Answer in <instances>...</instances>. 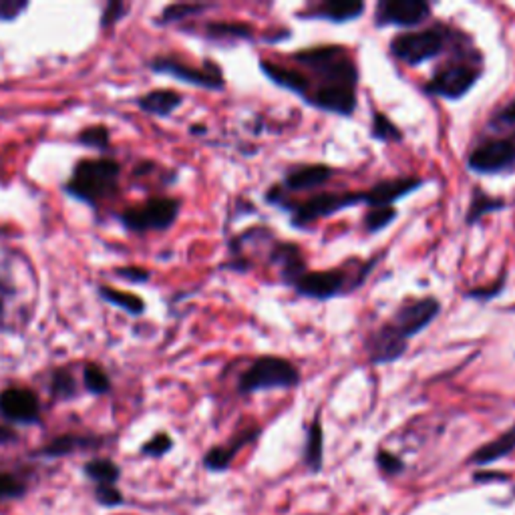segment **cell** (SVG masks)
Returning a JSON list of instances; mask_svg holds the SVG:
<instances>
[{
    "mask_svg": "<svg viewBox=\"0 0 515 515\" xmlns=\"http://www.w3.org/2000/svg\"><path fill=\"white\" fill-rule=\"evenodd\" d=\"M121 163L113 157H93L81 159L75 165L71 178L63 186V192L69 198L97 206L105 200L113 198L119 189Z\"/></svg>",
    "mask_w": 515,
    "mask_h": 515,
    "instance_id": "6da1fadb",
    "label": "cell"
},
{
    "mask_svg": "<svg viewBox=\"0 0 515 515\" xmlns=\"http://www.w3.org/2000/svg\"><path fill=\"white\" fill-rule=\"evenodd\" d=\"M300 67H305L318 79L316 85H340L357 87L359 69L348 51L340 44H322V47H308L292 57ZM308 99V97H306Z\"/></svg>",
    "mask_w": 515,
    "mask_h": 515,
    "instance_id": "7a4b0ae2",
    "label": "cell"
},
{
    "mask_svg": "<svg viewBox=\"0 0 515 515\" xmlns=\"http://www.w3.org/2000/svg\"><path fill=\"white\" fill-rule=\"evenodd\" d=\"M300 384L298 368L290 360L264 354L258 357L244 373L240 375L238 391L242 395H252L260 391H278L294 389Z\"/></svg>",
    "mask_w": 515,
    "mask_h": 515,
    "instance_id": "3957f363",
    "label": "cell"
},
{
    "mask_svg": "<svg viewBox=\"0 0 515 515\" xmlns=\"http://www.w3.org/2000/svg\"><path fill=\"white\" fill-rule=\"evenodd\" d=\"M365 203V192H337V194H316L300 203H290L292 228H308L316 219L337 216L348 208Z\"/></svg>",
    "mask_w": 515,
    "mask_h": 515,
    "instance_id": "277c9868",
    "label": "cell"
},
{
    "mask_svg": "<svg viewBox=\"0 0 515 515\" xmlns=\"http://www.w3.org/2000/svg\"><path fill=\"white\" fill-rule=\"evenodd\" d=\"M181 203L176 198H154L119 214L123 228L133 234L170 230L179 216Z\"/></svg>",
    "mask_w": 515,
    "mask_h": 515,
    "instance_id": "5b68a950",
    "label": "cell"
},
{
    "mask_svg": "<svg viewBox=\"0 0 515 515\" xmlns=\"http://www.w3.org/2000/svg\"><path fill=\"white\" fill-rule=\"evenodd\" d=\"M481 77V65L469 63L465 59L449 60L429 79L425 91L439 99L459 101L471 91Z\"/></svg>",
    "mask_w": 515,
    "mask_h": 515,
    "instance_id": "8992f818",
    "label": "cell"
},
{
    "mask_svg": "<svg viewBox=\"0 0 515 515\" xmlns=\"http://www.w3.org/2000/svg\"><path fill=\"white\" fill-rule=\"evenodd\" d=\"M469 171L477 176H502L515 171V133L489 138L475 146L467 157Z\"/></svg>",
    "mask_w": 515,
    "mask_h": 515,
    "instance_id": "52a82bcc",
    "label": "cell"
},
{
    "mask_svg": "<svg viewBox=\"0 0 515 515\" xmlns=\"http://www.w3.org/2000/svg\"><path fill=\"white\" fill-rule=\"evenodd\" d=\"M149 69L157 75H168V77L206 91L226 89L224 73L214 60H206L202 67H192L176 57H154L149 60Z\"/></svg>",
    "mask_w": 515,
    "mask_h": 515,
    "instance_id": "ba28073f",
    "label": "cell"
},
{
    "mask_svg": "<svg viewBox=\"0 0 515 515\" xmlns=\"http://www.w3.org/2000/svg\"><path fill=\"white\" fill-rule=\"evenodd\" d=\"M445 43L447 35L439 27L415 30V33H403L391 41V55L400 63L416 67L441 55Z\"/></svg>",
    "mask_w": 515,
    "mask_h": 515,
    "instance_id": "9c48e42d",
    "label": "cell"
},
{
    "mask_svg": "<svg viewBox=\"0 0 515 515\" xmlns=\"http://www.w3.org/2000/svg\"><path fill=\"white\" fill-rule=\"evenodd\" d=\"M441 314V302L435 297L427 298H411L400 305L389 322V327L395 330V335L403 340H411L419 332L425 330L435 318Z\"/></svg>",
    "mask_w": 515,
    "mask_h": 515,
    "instance_id": "30bf717a",
    "label": "cell"
},
{
    "mask_svg": "<svg viewBox=\"0 0 515 515\" xmlns=\"http://www.w3.org/2000/svg\"><path fill=\"white\" fill-rule=\"evenodd\" d=\"M431 6L425 0H381L375 11L376 27H419L431 17Z\"/></svg>",
    "mask_w": 515,
    "mask_h": 515,
    "instance_id": "8fae6325",
    "label": "cell"
},
{
    "mask_svg": "<svg viewBox=\"0 0 515 515\" xmlns=\"http://www.w3.org/2000/svg\"><path fill=\"white\" fill-rule=\"evenodd\" d=\"M348 276L340 270H322V272H305L292 282L294 292L313 300H330L337 298L346 290Z\"/></svg>",
    "mask_w": 515,
    "mask_h": 515,
    "instance_id": "7c38bea8",
    "label": "cell"
},
{
    "mask_svg": "<svg viewBox=\"0 0 515 515\" xmlns=\"http://www.w3.org/2000/svg\"><path fill=\"white\" fill-rule=\"evenodd\" d=\"M0 415L19 425H33L41 419V400L35 391L11 386L0 392Z\"/></svg>",
    "mask_w": 515,
    "mask_h": 515,
    "instance_id": "4fadbf2b",
    "label": "cell"
},
{
    "mask_svg": "<svg viewBox=\"0 0 515 515\" xmlns=\"http://www.w3.org/2000/svg\"><path fill=\"white\" fill-rule=\"evenodd\" d=\"M425 186V179L416 176H405L395 179L378 181L365 192V206L368 208H391L399 200L407 198L408 194H415L416 189Z\"/></svg>",
    "mask_w": 515,
    "mask_h": 515,
    "instance_id": "5bb4252c",
    "label": "cell"
},
{
    "mask_svg": "<svg viewBox=\"0 0 515 515\" xmlns=\"http://www.w3.org/2000/svg\"><path fill=\"white\" fill-rule=\"evenodd\" d=\"M407 348V340L397 337L395 330L386 322L381 329H376L367 340V353L373 365H391V362L403 359Z\"/></svg>",
    "mask_w": 515,
    "mask_h": 515,
    "instance_id": "9a60e30c",
    "label": "cell"
},
{
    "mask_svg": "<svg viewBox=\"0 0 515 515\" xmlns=\"http://www.w3.org/2000/svg\"><path fill=\"white\" fill-rule=\"evenodd\" d=\"M335 176V170L324 163L294 165L284 176V192H314L327 186Z\"/></svg>",
    "mask_w": 515,
    "mask_h": 515,
    "instance_id": "2e32d148",
    "label": "cell"
},
{
    "mask_svg": "<svg viewBox=\"0 0 515 515\" xmlns=\"http://www.w3.org/2000/svg\"><path fill=\"white\" fill-rule=\"evenodd\" d=\"M362 12H365V3H360V0H324V3L300 12L298 17L330 20L343 25V22L357 20Z\"/></svg>",
    "mask_w": 515,
    "mask_h": 515,
    "instance_id": "e0dca14e",
    "label": "cell"
},
{
    "mask_svg": "<svg viewBox=\"0 0 515 515\" xmlns=\"http://www.w3.org/2000/svg\"><path fill=\"white\" fill-rule=\"evenodd\" d=\"M260 427H248L242 431V433L234 435L232 441L228 445H222V447H214V449H210L206 453V457H203V465H206L208 471H226L232 465L234 457L238 456V453L244 449L246 445L254 443L258 437H260Z\"/></svg>",
    "mask_w": 515,
    "mask_h": 515,
    "instance_id": "ac0fdd59",
    "label": "cell"
},
{
    "mask_svg": "<svg viewBox=\"0 0 515 515\" xmlns=\"http://www.w3.org/2000/svg\"><path fill=\"white\" fill-rule=\"evenodd\" d=\"M260 69L272 83H274V85L290 91V93L298 95L300 99L306 101L310 91V79L305 71L294 69V67L272 63V60L266 59H260Z\"/></svg>",
    "mask_w": 515,
    "mask_h": 515,
    "instance_id": "d6986e66",
    "label": "cell"
},
{
    "mask_svg": "<svg viewBox=\"0 0 515 515\" xmlns=\"http://www.w3.org/2000/svg\"><path fill=\"white\" fill-rule=\"evenodd\" d=\"M270 262L278 266L280 278H282L288 286H292L294 280L308 272L305 256H302L300 248L297 244H292V242H278L270 252Z\"/></svg>",
    "mask_w": 515,
    "mask_h": 515,
    "instance_id": "ffe728a7",
    "label": "cell"
},
{
    "mask_svg": "<svg viewBox=\"0 0 515 515\" xmlns=\"http://www.w3.org/2000/svg\"><path fill=\"white\" fill-rule=\"evenodd\" d=\"M138 107L155 117H170L173 111L184 105V95L171 89H155L138 97Z\"/></svg>",
    "mask_w": 515,
    "mask_h": 515,
    "instance_id": "44dd1931",
    "label": "cell"
},
{
    "mask_svg": "<svg viewBox=\"0 0 515 515\" xmlns=\"http://www.w3.org/2000/svg\"><path fill=\"white\" fill-rule=\"evenodd\" d=\"M97 445H99V439H95V437L67 433V435H59L52 439V441L49 445H44L36 456L57 459V457L71 456V453H77L83 449H91V447H97Z\"/></svg>",
    "mask_w": 515,
    "mask_h": 515,
    "instance_id": "7402d4cb",
    "label": "cell"
},
{
    "mask_svg": "<svg viewBox=\"0 0 515 515\" xmlns=\"http://www.w3.org/2000/svg\"><path fill=\"white\" fill-rule=\"evenodd\" d=\"M513 451H515V427H511L510 431H505V433L494 439V441H489L483 447H479V449H477L471 457H469V464L491 465L502 457L510 456V453H513Z\"/></svg>",
    "mask_w": 515,
    "mask_h": 515,
    "instance_id": "603a6c76",
    "label": "cell"
},
{
    "mask_svg": "<svg viewBox=\"0 0 515 515\" xmlns=\"http://www.w3.org/2000/svg\"><path fill=\"white\" fill-rule=\"evenodd\" d=\"M97 292H99L101 300H105L111 306L121 308L127 314L141 316L143 313H146V302H143V298H139L138 294L119 290V288H113L107 284H101L99 288H97Z\"/></svg>",
    "mask_w": 515,
    "mask_h": 515,
    "instance_id": "cb8c5ba5",
    "label": "cell"
},
{
    "mask_svg": "<svg viewBox=\"0 0 515 515\" xmlns=\"http://www.w3.org/2000/svg\"><path fill=\"white\" fill-rule=\"evenodd\" d=\"M502 210H505V200L494 198V195L483 192L481 187H475L471 194V202H469V208H467L465 222L467 226H475L483 216L495 214V211H502Z\"/></svg>",
    "mask_w": 515,
    "mask_h": 515,
    "instance_id": "d4e9b609",
    "label": "cell"
},
{
    "mask_svg": "<svg viewBox=\"0 0 515 515\" xmlns=\"http://www.w3.org/2000/svg\"><path fill=\"white\" fill-rule=\"evenodd\" d=\"M322 457H324V433H322L321 416L316 415L308 427V437H306V447H305V461L310 471H314V473L321 471Z\"/></svg>",
    "mask_w": 515,
    "mask_h": 515,
    "instance_id": "484cf974",
    "label": "cell"
},
{
    "mask_svg": "<svg viewBox=\"0 0 515 515\" xmlns=\"http://www.w3.org/2000/svg\"><path fill=\"white\" fill-rule=\"evenodd\" d=\"M206 36L214 41H250L254 28L246 22H208Z\"/></svg>",
    "mask_w": 515,
    "mask_h": 515,
    "instance_id": "4316f807",
    "label": "cell"
},
{
    "mask_svg": "<svg viewBox=\"0 0 515 515\" xmlns=\"http://www.w3.org/2000/svg\"><path fill=\"white\" fill-rule=\"evenodd\" d=\"M83 471L97 486H115L121 475L119 465L111 459H91L83 465Z\"/></svg>",
    "mask_w": 515,
    "mask_h": 515,
    "instance_id": "83f0119b",
    "label": "cell"
},
{
    "mask_svg": "<svg viewBox=\"0 0 515 515\" xmlns=\"http://www.w3.org/2000/svg\"><path fill=\"white\" fill-rule=\"evenodd\" d=\"M49 392L55 400H71L79 395L77 378H75L69 368L52 370L49 381Z\"/></svg>",
    "mask_w": 515,
    "mask_h": 515,
    "instance_id": "f1b7e54d",
    "label": "cell"
},
{
    "mask_svg": "<svg viewBox=\"0 0 515 515\" xmlns=\"http://www.w3.org/2000/svg\"><path fill=\"white\" fill-rule=\"evenodd\" d=\"M208 9H211V4H200V3L170 4V6H165V9L162 11V14H159L157 22H159V25H173V22L198 17V14L206 12Z\"/></svg>",
    "mask_w": 515,
    "mask_h": 515,
    "instance_id": "f546056e",
    "label": "cell"
},
{
    "mask_svg": "<svg viewBox=\"0 0 515 515\" xmlns=\"http://www.w3.org/2000/svg\"><path fill=\"white\" fill-rule=\"evenodd\" d=\"M83 384H85L91 395H107L111 391L109 375L95 362H89V365L83 367Z\"/></svg>",
    "mask_w": 515,
    "mask_h": 515,
    "instance_id": "4dcf8cb0",
    "label": "cell"
},
{
    "mask_svg": "<svg viewBox=\"0 0 515 515\" xmlns=\"http://www.w3.org/2000/svg\"><path fill=\"white\" fill-rule=\"evenodd\" d=\"M370 133H373L375 139L383 141V143L403 141V133H400V129L397 127L395 121H391L381 111L373 113V125H370Z\"/></svg>",
    "mask_w": 515,
    "mask_h": 515,
    "instance_id": "1f68e13d",
    "label": "cell"
},
{
    "mask_svg": "<svg viewBox=\"0 0 515 515\" xmlns=\"http://www.w3.org/2000/svg\"><path fill=\"white\" fill-rule=\"evenodd\" d=\"M77 141L81 146L91 147V149H99L107 151L111 143L109 129L105 125H89L85 129H81V133L77 135Z\"/></svg>",
    "mask_w": 515,
    "mask_h": 515,
    "instance_id": "d6a6232c",
    "label": "cell"
},
{
    "mask_svg": "<svg viewBox=\"0 0 515 515\" xmlns=\"http://www.w3.org/2000/svg\"><path fill=\"white\" fill-rule=\"evenodd\" d=\"M397 216H399V211L395 210V206H391V208H370L365 214V219H362V224H365V230L368 234H378V232H383L386 226L392 222V219H397Z\"/></svg>",
    "mask_w": 515,
    "mask_h": 515,
    "instance_id": "836d02e7",
    "label": "cell"
},
{
    "mask_svg": "<svg viewBox=\"0 0 515 515\" xmlns=\"http://www.w3.org/2000/svg\"><path fill=\"white\" fill-rule=\"evenodd\" d=\"M27 494V483L14 473L0 471V502L4 499H19Z\"/></svg>",
    "mask_w": 515,
    "mask_h": 515,
    "instance_id": "e575fe53",
    "label": "cell"
},
{
    "mask_svg": "<svg viewBox=\"0 0 515 515\" xmlns=\"http://www.w3.org/2000/svg\"><path fill=\"white\" fill-rule=\"evenodd\" d=\"M171 447H173V439L168 433H157L141 447V453L147 457L159 459V457H163L165 453H170Z\"/></svg>",
    "mask_w": 515,
    "mask_h": 515,
    "instance_id": "d590c367",
    "label": "cell"
},
{
    "mask_svg": "<svg viewBox=\"0 0 515 515\" xmlns=\"http://www.w3.org/2000/svg\"><path fill=\"white\" fill-rule=\"evenodd\" d=\"M505 272L502 276H499L494 284H487V286H479V288H471V290L465 292V298H473V300H479V302H487L491 298L499 297V294L503 292V286H505Z\"/></svg>",
    "mask_w": 515,
    "mask_h": 515,
    "instance_id": "8d00e7d4",
    "label": "cell"
},
{
    "mask_svg": "<svg viewBox=\"0 0 515 515\" xmlns=\"http://www.w3.org/2000/svg\"><path fill=\"white\" fill-rule=\"evenodd\" d=\"M127 12H129V6L125 3H121V0H111L101 14V28L115 27L119 20L125 19Z\"/></svg>",
    "mask_w": 515,
    "mask_h": 515,
    "instance_id": "74e56055",
    "label": "cell"
},
{
    "mask_svg": "<svg viewBox=\"0 0 515 515\" xmlns=\"http://www.w3.org/2000/svg\"><path fill=\"white\" fill-rule=\"evenodd\" d=\"M376 465L386 475H399L400 471H405L403 459L397 457L395 453H389V451H384V449H381V451L376 453Z\"/></svg>",
    "mask_w": 515,
    "mask_h": 515,
    "instance_id": "f35d334b",
    "label": "cell"
},
{
    "mask_svg": "<svg viewBox=\"0 0 515 515\" xmlns=\"http://www.w3.org/2000/svg\"><path fill=\"white\" fill-rule=\"evenodd\" d=\"M27 9V0H0V22L17 20Z\"/></svg>",
    "mask_w": 515,
    "mask_h": 515,
    "instance_id": "ab89813d",
    "label": "cell"
},
{
    "mask_svg": "<svg viewBox=\"0 0 515 515\" xmlns=\"http://www.w3.org/2000/svg\"><path fill=\"white\" fill-rule=\"evenodd\" d=\"M491 127L502 131V129H515V99L499 109L494 119H491Z\"/></svg>",
    "mask_w": 515,
    "mask_h": 515,
    "instance_id": "60d3db41",
    "label": "cell"
},
{
    "mask_svg": "<svg viewBox=\"0 0 515 515\" xmlns=\"http://www.w3.org/2000/svg\"><path fill=\"white\" fill-rule=\"evenodd\" d=\"M95 497L105 507H117L123 503V495H121V491L115 486H97Z\"/></svg>",
    "mask_w": 515,
    "mask_h": 515,
    "instance_id": "b9f144b4",
    "label": "cell"
},
{
    "mask_svg": "<svg viewBox=\"0 0 515 515\" xmlns=\"http://www.w3.org/2000/svg\"><path fill=\"white\" fill-rule=\"evenodd\" d=\"M115 274L119 278L127 280V282H133V284H146V282H149V278H151V272L147 268H139V266L117 268Z\"/></svg>",
    "mask_w": 515,
    "mask_h": 515,
    "instance_id": "7bdbcfd3",
    "label": "cell"
},
{
    "mask_svg": "<svg viewBox=\"0 0 515 515\" xmlns=\"http://www.w3.org/2000/svg\"><path fill=\"white\" fill-rule=\"evenodd\" d=\"M17 441H19L17 431L6 427V425H0V445H11V443H17Z\"/></svg>",
    "mask_w": 515,
    "mask_h": 515,
    "instance_id": "ee69618b",
    "label": "cell"
},
{
    "mask_svg": "<svg viewBox=\"0 0 515 515\" xmlns=\"http://www.w3.org/2000/svg\"><path fill=\"white\" fill-rule=\"evenodd\" d=\"M473 479L479 481V483H486V481H505L507 475H503V473H494V471H491V473L489 471H481V473H475Z\"/></svg>",
    "mask_w": 515,
    "mask_h": 515,
    "instance_id": "f6af8a7d",
    "label": "cell"
},
{
    "mask_svg": "<svg viewBox=\"0 0 515 515\" xmlns=\"http://www.w3.org/2000/svg\"><path fill=\"white\" fill-rule=\"evenodd\" d=\"M192 133H206V127H203V125H192Z\"/></svg>",
    "mask_w": 515,
    "mask_h": 515,
    "instance_id": "bcb514c9",
    "label": "cell"
},
{
    "mask_svg": "<svg viewBox=\"0 0 515 515\" xmlns=\"http://www.w3.org/2000/svg\"><path fill=\"white\" fill-rule=\"evenodd\" d=\"M4 314V305H3V300H0V318H3Z\"/></svg>",
    "mask_w": 515,
    "mask_h": 515,
    "instance_id": "7dc6e473",
    "label": "cell"
}]
</instances>
